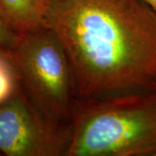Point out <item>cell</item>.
<instances>
[{"mask_svg": "<svg viewBox=\"0 0 156 156\" xmlns=\"http://www.w3.org/2000/svg\"><path fill=\"white\" fill-rule=\"evenodd\" d=\"M48 28L77 100L156 91V14L141 0H55Z\"/></svg>", "mask_w": 156, "mask_h": 156, "instance_id": "1", "label": "cell"}, {"mask_svg": "<svg viewBox=\"0 0 156 156\" xmlns=\"http://www.w3.org/2000/svg\"><path fill=\"white\" fill-rule=\"evenodd\" d=\"M66 156H156V91L76 100Z\"/></svg>", "mask_w": 156, "mask_h": 156, "instance_id": "2", "label": "cell"}, {"mask_svg": "<svg viewBox=\"0 0 156 156\" xmlns=\"http://www.w3.org/2000/svg\"><path fill=\"white\" fill-rule=\"evenodd\" d=\"M20 89L47 119L69 125L77 100L71 66L50 29L20 37L11 53Z\"/></svg>", "mask_w": 156, "mask_h": 156, "instance_id": "3", "label": "cell"}, {"mask_svg": "<svg viewBox=\"0 0 156 156\" xmlns=\"http://www.w3.org/2000/svg\"><path fill=\"white\" fill-rule=\"evenodd\" d=\"M70 124L53 122L21 89L0 105V152L7 156H66Z\"/></svg>", "mask_w": 156, "mask_h": 156, "instance_id": "4", "label": "cell"}, {"mask_svg": "<svg viewBox=\"0 0 156 156\" xmlns=\"http://www.w3.org/2000/svg\"><path fill=\"white\" fill-rule=\"evenodd\" d=\"M55 0H0V17L20 37L48 28Z\"/></svg>", "mask_w": 156, "mask_h": 156, "instance_id": "5", "label": "cell"}, {"mask_svg": "<svg viewBox=\"0 0 156 156\" xmlns=\"http://www.w3.org/2000/svg\"><path fill=\"white\" fill-rule=\"evenodd\" d=\"M19 89V79L11 54L0 49V105L15 95Z\"/></svg>", "mask_w": 156, "mask_h": 156, "instance_id": "6", "label": "cell"}, {"mask_svg": "<svg viewBox=\"0 0 156 156\" xmlns=\"http://www.w3.org/2000/svg\"><path fill=\"white\" fill-rule=\"evenodd\" d=\"M20 37L7 27L0 17V49L11 53L19 43Z\"/></svg>", "mask_w": 156, "mask_h": 156, "instance_id": "7", "label": "cell"}, {"mask_svg": "<svg viewBox=\"0 0 156 156\" xmlns=\"http://www.w3.org/2000/svg\"><path fill=\"white\" fill-rule=\"evenodd\" d=\"M150 7L153 11L156 14V0H141Z\"/></svg>", "mask_w": 156, "mask_h": 156, "instance_id": "8", "label": "cell"}]
</instances>
